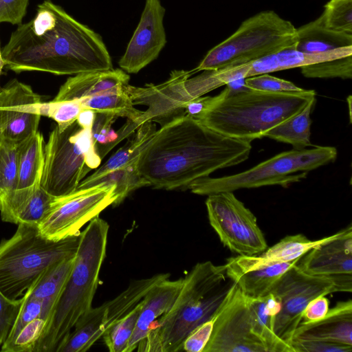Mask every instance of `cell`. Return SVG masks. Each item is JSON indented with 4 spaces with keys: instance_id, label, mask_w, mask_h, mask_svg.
<instances>
[{
    "instance_id": "1",
    "label": "cell",
    "mask_w": 352,
    "mask_h": 352,
    "mask_svg": "<svg viewBox=\"0 0 352 352\" xmlns=\"http://www.w3.org/2000/svg\"><path fill=\"white\" fill-rule=\"evenodd\" d=\"M1 56L6 68L16 73L76 75L113 69L102 37L52 0L38 4L34 17L18 25Z\"/></svg>"
},
{
    "instance_id": "2",
    "label": "cell",
    "mask_w": 352,
    "mask_h": 352,
    "mask_svg": "<svg viewBox=\"0 0 352 352\" xmlns=\"http://www.w3.org/2000/svg\"><path fill=\"white\" fill-rule=\"evenodd\" d=\"M250 142L221 135L190 116L157 130L137 162L154 188L188 189L194 181L248 159Z\"/></svg>"
},
{
    "instance_id": "3",
    "label": "cell",
    "mask_w": 352,
    "mask_h": 352,
    "mask_svg": "<svg viewBox=\"0 0 352 352\" xmlns=\"http://www.w3.org/2000/svg\"><path fill=\"white\" fill-rule=\"evenodd\" d=\"M226 85L219 94L208 96L205 109L194 118L221 135L250 142L300 112L316 95L313 89L267 92L244 83L237 89Z\"/></svg>"
},
{
    "instance_id": "4",
    "label": "cell",
    "mask_w": 352,
    "mask_h": 352,
    "mask_svg": "<svg viewBox=\"0 0 352 352\" xmlns=\"http://www.w3.org/2000/svg\"><path fill=\"white\" fill-rule=\"evenodd\" d=\"M233 282L224 265L211 261L197 263L183 278V284L168 311L153 324L138 344L141 352L182 351L186 337L212 318L228 295Z\"/></svg>"
},
{
    "instance_id": "5",
    "label": "cell",
    "mask_w": 352,
    "mask_h": 352,
    "mask_svg": "<svg viewBox=\"0 0 352 352\" xmlns=\"http://www.w3.org/2000/svg\"><path fill=\"white\" fill-rule=\"evenodd\" d=\"M109 228L108 223L97 217L81 231L72 269L34 352H55L78 320L92 307Z\"/></svg>"
},
{
    "instance_id": "6",
    "label": "cell",
    "mask_w": 352,
    "mask_h": 352,
    "mask_svg": "<svg viewBox=\"0 0 352 352\" xmlns=\"http://www.w3.org/2000/svg\"><path fill=\"white\" fill-rule=\"evenodd\" d=\"M81 232L59 241L43 236L37 225L19 223L0 243V290L8 298L23 297L50 266L76 255Z\"/></svg>"
},
{
    "instance_id": "7",
    "label": "cell",
    "mask_w": 352,
    "mask_h": 352,
    "mask_svg": "<svg viewBox=\"0 0 352 352\" xmlns=\"http://www.w3.org/2000/svg\"><path fill=\"white\" fill-rule=\"evenodd\" d=\"M336 157L337 150L333 146L293 148L241 173L221 177L208 176L198 179L192 182L188 189L192 193L208 196L221 192L266 186L287 187L305 179L309 171L333 162Z\"/></svg>"
},
{
    "instance_id": "8",
    "label": "cell",
    "mask_w": 352,
    "mask_h": 352,
    "mask_svg": "<svg viewBox=\"0 0 352 352\" xmlns=\"http://www.w3.org/2000/svg\"><path fill=\"white\" fill-rule=\"evenodd\" d=\"M296 28L273 10L247 19L229 37L210 50L192 72L254 61L295 45Z\"/></svg>"
},
{
    "instance_id": "9",
    "label": "cell",
    "mask_w": 352,
    "mask_h": 352,
    "mask_svg": "<svg viewBox=\"0 0 352 352\" xmlns=\"http://www.w3.org/2000/svg\"><path fill=\"white\" fill-rule=\"evenodd\" d=\"M101 160L91 129H82L76 121L63 131L56 126L45 144L41 185L54 197L69 194L89 171L99 167Z\"/></svg>"
},
{
    "instance_id": "10",
    "label": "cell",
    "mask_w": 352,
    "mask_h": 352,
    "mask_svg": "<svg viewBox=\"0 0 352 352\" xmlns=\"http://www.w3.org/2000/svg\"><path fill=\"white\" fill-rule=\"evenodd\" d=\"M338 292H352V274L315 276L294 265L283 274L271 292L279 303L274 318L275 333L289 344L308 303L318 296Z\"/></svg>"
},
{
    "instance_id": "11",
    "label": "cell",
    "mask_w": 352,
    "mask_h": 352,
    "mask_svg": "<svg viewBox=\"0 0 352 352\" xmlns=\"http://www.w3.org/2000/svg\"><path fill=\"white\" fill-rule=\"evenodd\" d=\"M116 188L115 185L99 184L55 197L37 226L40 233L53 241L80 234L87 223L98 217L108 206L114 205L118 199Z\"/></svg>"
},
{
    "instance_id": "12",
    "label": "cell",
    "mask_w": 352,
    "mask_h": 352,
    "mask_svg": "<svg viewBox=\"0 0 352 352\" xmlns=\"http://www.w3.org/2000/svg\"><path fill=\"white\" fill-rule=\"evenodd\" d=\"M206 206L210 226L230 251L239 255L254 256L267 248L256 217L233 192L208 195Z\"/></svg>"
},
{
    "instance_id": "13",
    "label": "cell",
    "mask_w": 352,
    "mask_h": 352,
    "mask_svg": "<svg viewBox=\"0 0 352 352\" xmlns=\"http://www.w3.org/2000/svg\"><path fill=\"white\" fill-rule=\"evenodd\" d=\"M204 352H267L252 330L248 297L234 283L214 315Z\"/></svg>"
},
{
    "instance_id": "14",
    "label": "cell",
    "mask_w": 352,
    "mask_h": 352,
    "mask_svg": "<svg viewBox=\"0 0 352 352\" xmlns=\"http://www.w3.org/2000/svg\"><path fill=\"white\" fill-rule=\"evenodd\" d=\"M194 73L174 70L168 80L158 85L124 87L134 105H146L147 109L138 120L140 126L146 122H157L162 126L186 115L185 105L190 98L185 88V82Z\"/></svg>"
},
{
    "instance_id": "15",
    "label": "cell",
    "mask_w": 352,
    "mask_h": 352,
    "mask_svg": "<svg viewBox=\"0 0 352 352\" xmlns=\"http://www.w3.org/2000/svg\"><path fill=\"white\" fill-rule=\"evenodd\" d=\"M41 96L17 79L0 87V137L19 144L38 131Z\"/></svg>"
},
{
    "instance_id": "16",
    "label": "cell",
    "mask_w": 352,
    "mask_h": 352,
    "mask_svg": "<svg viewBox=\"0 0 352 352\" xmlns=\"http://www.w3.org/2000/svg\"><path fill=\"white\" fill-rule=\"evenodd\" d=\"M165 11L160 0H146L138 25L118 62L123 71L137 74L158 57L167 42Z\"/></svg>"
},
{
    "instance_id": "17",
    "label": "cell",
    "mask_w": 352,
    "mask_h": 352,
    "mask_svg": "<svg viewBox=\"0 0 352 352\" xmlns=\"http://www.w3.org/2000/svg\"><path fill=\"white\" fill-rule=\"evenodd\" d=\"M280 262L267 260L258 255H238L224 264L228 277L250 298L270 294L276 283L299 261Z\"/></svg>"
},
{
    "instance_id": "18",
    "label": "cell",
    "mask_w": 352,
    "mask_h": 352,
    "mask_svg": "<svg viewBox=\"0 0 352 352\" xmlns=\"http://www.w3.org/2000/svg\"><path fill=\"white\" fill-rule=\"evenodd\" d=\"M296 266L302 272L315 276L352 274L351 225L309 251Z\"/></svg>"
},
{
    "instance_id": "19",
    "label": "cell",
    "mask_w": 352,
    "mask_h": 352,
    "mask_svg": "<svg viewBox=\"0 0 352 352\" xmlns=\"http://www.w3.org/2000/svg\"><path fill=\"white\" fill-rule=\"evenodd\" d=\"M292 339L317 340L352 346V300L338 302L318 320L301 322Z\"/></svg>"
},
{
    "instance_id": "20",
    "label": "cell",
    "mask_w": 352,
    "mask_h": 352,
    "mask_svg": "<svg viewBox=\"0 0 352 352\" xmlns=\"http://www.w3.org/2000/svg\"><path fill=\"white\" fill-rule=\"evenodd\" d=\"M183 284V278L162 280L157 283L142 300L135 328L126 352L135 350L147 336L153 324L173 305Z\"/></svg>"
},
{
    "instance_id": "21",
    "label": "cell",
    "mask_w": 352,
    "mask_h": 352,
    "mask_svg": "<svg viewBox=\"0 0 352 352\" xmlns=\"http://www.w3.org/2000/svg\"><path fill=\"white\" fill-rule=\"evenodd\" d=\"M129 79V75L120 69L78 74L67 78L54 100L81 99L122 89Z\"/></svg>"
},
{
    "instance_id": "22",
    "label": "cell",
    "mask_w": 352,
    "mask_h": 352,
    "mask_svg": "<svg viewBox=\"0 0 352 352\" xmlns=\"http://www.w3.org/2000/svg\"><path fill=\"white\" fill-rule=\"evenodd\" d=\"M352 55V47L310 54L300 52L295 45L250 62L247 78L285 69L301 67L325 60Z\"/></svg>"
},
{
    "instance_id": "23",
    "label": "cell",
    "mask_w": 352,
    "mask_h": 352,
    "mask_svg": "<svg viewBox=\"0 0 352 352\" xmlns=\"http://www.w3.org/2000/svg\"><path fill=\"white\" fill-rule=\"evenodd\" d=\"M248 297V296H247ZM252 330L265 346L267 352H295L288 343L274 331V318L279 303L274 295L260 298L248 297Z\"/></svg>"
},
{
    "instance_id": "24",
    "label": "cell",
    "mask_w": 352,
    "mask_h": 352,
    "mask_svg": "<svg viewBox=\"0 0 352 352\" xmlns=\"http://www.w3.org/2000/svg\"><path fill=\"white\" fill-rule=\"evenodd\" d=\"M45 160V142L38 131L18 144L16 187L33 190L41 186Z\"/></svg>"
},
{
    "instance_id": "25",
    "label": "cell",
    "mask_w": 352,
    "mask_h": 352,
    "mask_svg": "<svg viewBox=\"0 0 352 352\" xmlns=\"http://www.w3.org/2000/svg\"><path fill=\"white\" fill-rule=\"evenodd\" d=\"M74 258L75 256L46 269L25 293L28 297L42 301V318L47 323L71 272Z\"/></svg>"
},
{
    "instance_id": "26",
    "label": "cell",
    "mask_w": 352,
    "mask_h": 352,
    "mask_svg": "<svg viewBox=\"0 0 352 352\" xmlns=\"http://www.w3.org/2000/svg\"><path fill=\"white\" fill-rule=\"evenodd\" d=\"M352 47V34L326 28L320 16L296 28L295 49L305 53H322Z\"/></svg>"
},
{
    "instance_id": "27",
    "label": "cell",
    "mask_w": 352,
    "mask_h": 352,
    "mask_svg": "<svg viewBox=\"0 0 352 352\" xmlns=\"http://www.w3.org/2000/svg\"><path fill=\"white\" fill-rule=\"evenodd\" d=\"M157 131L153 122L142 124L135 131L132 138L116 152L105 163L97 168L91 175L83 179L77 188H80L98 177L118 168L137 163L141 153ZM76 188V189H77Z\"/></svg>"
},
{
    "instance_id": "28",
    "label": "cell",
    "mask_w": 352,
    "mask_h": 352,
    "mask_svg": "<svg viewBox=\"0 0 352 352\" xmlns=\"http://www.w3.org/2000/svg\"><path fill=\"white\" fill-rule=\"evenodd\" d=\"M315 102L316 99L311 100L300 112L271 129L265 137L289 144L294 149L300 150L311 146L310 114Z\"/></svg>"
},
{
    "instance_id": "29",
    "label": "cell",
    "mask_w": 352,
    "mask_h": 352,
    "mask_svg": "<svg viewBox=\"0 0 352 352\" xmlns=\"http://www.w3.org/2000/svg\"><path fill=\"white\" fill-rule=\"evenodd\" d=\"M79 100L83 109H92L96 113L109 114L116 118H126L138 125V120L143 113V111L134 107L124 89Z\"/></svg>"
},
{
    "instance_id": "30",
    "label": "cell",
    "mask_w": 352,
    "mask_h": 352,
    "mask_svg": "<svg viewBox=\"0 0 352 352\" xmlns=\"http://www.w3.org/2000/svg\"><path fill=\"white\" fill-rule=\"evenodd\" d=\"M116 119V117L109 114H96L91 133L96 152L101 159L117 144L130 136L139 127L136 123L127 120L126 123L116 133L111 128Z\"/></svg>"
},
{
    "instance_id": "31",
    "label": "cell",
    "mask_w": 352,
    "mask_h": 352,
    "mask_svg": "<svg viewBox=\"0 0 352 352\" xmlns=\"http://www.w3.org/2000/svg\"><path fill=\"white\" fill-rule=\"evenodd\" d=\"M336 234L315 241L309 239L302 234L287 236L259 255L270 261L292 262L300 259L313 248L333 239Z\"/></svg>"
},
{
    "instance_id": "32",
    "label": "cell",
    "mask_w": 352,
    "mask_h": 352,
    "mask_svg": "<svg viewBox=\"0 0 352 352\" xmlns=\"http://www.w3.org/2000/svg\"><path fill=\"white\" fill-rule=\"evenodd\" d=\"M99 184L116 186L118 199L113 206L119 205L131 192L149 186L148 182L140 174L137 168V163L110 171L80 188L91 187Z\"/></svg>"
},
{
    "instance_id": "33",
    "label": "cell",
    "mask_w": 352,
    "mask_h": 352,
    "mask_svg": "<svg viewBox=\"0 0 352 352\" xmlns=\"http://www.w3.org/2000/svg\"><path fill=\"white\" fill-rule=\"evenodd\" d=\"M142 300L126 315L116 321L103 334L104 343L109 351H126L141 310Z\"/></svg>"
},
{
    "instance_id": "34",
    "label": "cell",
    "mask_w": 352,
    "mask_h": 352,
    "mask_svg": "<svg viewBox=\"0 0 352 352\" xmlns=\"http://www.w3.org/2000/svg\"><path fill=\"white\" fill-rule=\"evenodd\" d=\"M18 144L0 137V199L16 187Z\"/></svg>"
},
{
    "instance_id": "35",
    "label": "cell",
    "mask_w": 352,
    "mask_h": 352,
    "mask_svg": "<svg viewBox=\"0 0 352 352\" xmlns=\"http://www.w3.org/2000/svg\"><path fill=\"white\" fill-rule=\"evenodd\" d=\"M55 197L41 185L28 198L19 210L14 224L38 225L48 212Z\"/></svg>"
},
{
    "instance_id": "36",
    "label": "cell",
    "mask_w": 352,
    "mask_h": 352,
    "mask_svg": "<svg viewBox=\"0 0 352 352\" xmlns=\"http://www.w3.org/2000/svg\"><path fill=\"white\" fill-rule=\"evenodd\" d=\"M82 109L79 99L42 101L39 105L41 116L54 120L60 131H63L74 123Z\"/></svg>"
},
{
    "instance_id": "37",
    "label": "cell",
    "mask_w": 352,
    "mask_h": 352,
    "mask_svg": "<svg viewBox=\"0 0 352 352\" xmlns=\"http://www.w3.org/2000/svg\"><path fill=\"white\" fill-rule=\"evenodd\" d=\"M302 74L309 78H352V55L325 60L300 67Z\"/></svg>"
},
{
    "instance_id": "38",
    "label": "cell",
    "mask_w": 352,
    "mask_h": 352,
    "mask_svg": "<svg viewBox=\"0 0 352 352\" xmlns=\"http://www.w3.org/2000/svg\"><path fill=\"white\" fill-rule=\"evenodd\" d=\"M320 17L326 28L352 34V0H329Z\"/></svg>"
},
{
    "instance_id": "39",
    "label": "cell",
    "mask_w": 352,
    "mask_h": 352,
    "mask_svg": "<svg viewBox=\"0 0 352 352\" xmlns=\"http://www.w3.org/2000/svg\"><path fill=\"white\" fill-rule=\"evenodd\" d=\"M23 297V303L14 324L6 340L1 346V351L2 352H8L17 335L27 324L36 318H42V301L34 298L28 297L25 294Z\"/></svg>"
},
{
    "instance_id": "40",
    "label": "cell",
    "mask_w": 352,
    "mask_h": 352,
    "mask_svg": "<svg viewBox=\"0 0 352 352\" xmlns=\"http://www.w3.org/2000/svg\"><path fill=\"white\" fill-rule=\"evenodd\" d=\"M46 324L40 318L30 322L19 333L8 352H34Z\"/></svg>"
},
{
    "instance_id": "41",
    "label": "cell",
    "mask_w": 352,
    "mask_h": 352,
    "mask_svg": "<svg viewBox=\"0 0 352 352\" xmlns=\"http://www.w3.org/2000/svg\"><path fill=\"white\" fill-rule=\"evenodd\" d=\"M244 86L252 89L267 92L300 91L303 89L293 82L278 78L268 74L248 77L244 79Z\"/></svg>"
},
{
    "instance_id": "42",
    "label": "cell",
    "mask_w": 352,
    "mask_h": 352,
    "mask_svg": "<svg viewBox=\"0 0 352 352\" xmlns=\"http://www.w3.org/2000/svg\"><path fill=\"white\" fill-rule=\"evenodd\" d=\"M23 297L12 300L0 290V346L6 340L22 305Z\"/></svg>"
},
{
    "instance_id": "43",
    "label": "cell",
    "mask_w": 352,
    "mask_h": 352,
    "mask_svg": "<svg viewBox=\"0 0 352 352\" xmlns=\"http://www.w3.org/2000/svg\"><path fill=\"white\" fill-rule=\"evenodd\" d=\"M214 321V316L196 327L184 340L182 351L204 352L212 335Z\"/></svg>"
},
{
    "instance_id": "44",
    "label": "cell",
    "mask_w": 352,
    "mask_h": 352,
    "mask_svg": "<svg viewBox=\"0 0 352 352\" xmlns=\"http://www.w3.org/2000/svg\"><path fill=\"white\" fill-rule=\"evenodd\" d=\"M289 344L295 352H351L352 346L317 340L292 339Z\"/></svg>"
},
{
    "instance_id": "45",
    "label": "cell",
    "mask_w": 352,
    "mask_h": 352,
    "mask_svg": "<svg viewBox=\"0 0 352 352\" xmlns=\"http://www.w3.org/2000/svg\"><path fill=\"white\" fill-rule=\"evenodd\" d=\"M28 4L29 0H0V23L21 24Z\"/></svg>"
},
{
    "instance_id": "46",
    "label": "cell",
    "mask_w": 352,
    "mask_h": 352,
    "mask_svg": "<svg viewBox=\"0 0 352 352\" xmlns=\"http://www.w3.org/2000/svg\"><path fill=\"white\" fill-rule=\"evenodd\" d=\"M325 296H318L308 303L302 313V322H314L327 314L329 309V301Z\"/></svg>"
},
{
    "instance_id": "47",
    "label": "cell",
    "mask_w": 352,
    "mask_h": 352,
    "mask_svg": "<svg viewBox=\"0 0 352 352\" xmlns=\"http://www.w3.org/2000/svg\"><path fill=\"white\" fill-rule=\"evenodd\" d=\"M96 112L92 109H83L79 113L76 122L85 129H91Z\"/></svg>"
},
{
    "instance_id": "48",
    "label": "cell",
    "mask_w": 352,
    "mask_h": 352,
    "mask_svg": "<svg viewBox=\"0 0 352 352\" xmlns=\"http://www.w3.org/2000/svg\"><path fill=\"white\" fill-rule=\"evenodd\" d=\"M4 66H5V65H4V62H3V60L2 58V56H1V51L0 50V76H1V72H2V69H3Z\"/></svg>"
},
{
    "instance_id": "49",
    "label": "cell",
    "mask_w": 352,
    "mask_h": 352,
    "mask_svg": "<svg viewBox=\"0 0 352 352\" xmlns=\"http://www.w3.org/2000/svg\"><path fill=\"white\" fill-rule=\"evenodd\" d=\"M351 96H349V98H347V100H348V103H349V116H350V122L351 121Z\"/></svg>"
}]
</instances>
